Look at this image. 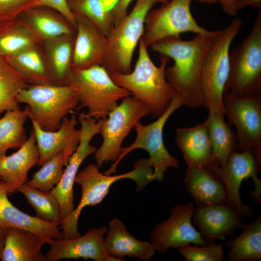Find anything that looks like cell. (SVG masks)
<instances>
[{
  "label": "cell",
  "instance_id": "obj_1",
  "mask_svg": "<svg viewBox=\"0 0 261 261\" xmlns=\"http://www.w3.org/2000/svg\"><path fill=\"white\" fill-rule=\"evenodd\" d=\"M217 32L210 35L196 34L190 40H183L180 36L169 37L150 46L152 50L173 59L174 64L165 69L166 78L184 105L188 107L203 106L200 87L201 68Z\"/></svg>",
  "mask_w": 261,
  "mask_h": 261
},
{
  "label": "cell",
  "instance_id": "obj_2",
  "mask_svg": "<svg viewBox=\"0 0 261 261\" xmlns=\"http://www.w3.org/2000/svg\"><path fill=\"white\" fill-rule=\"evenodd\" d=\"M138 44V57L133 71L127 73H114L110 76L117 85L144 103L150 110V115L157 118L166 111L176 94L165 76L170 58L160 55V64L157 66L142 38Z\"/></svg>",
  "mask_w": 261,
  "mask_h": 261
},
{
  "label": "cell",
  "instance_id": "obj_3",
  "mask_svg": "<svg viewBox=\"0 0 261 261\" xmlns=\"http://www.w3.org/2000/svg\"><path fill=\"white\" fill-rule=\"evenodd\" d=\"M133 168L126 173L111 175L102 174L97 165L91 163L77 173L74 183L81 187L82 196L76 208L60 225L63 237L71 238L81 235L77 230V224L82 209L87 206H95L101 203L108 194L110 187L116 181L131 179L136 183V190L139 191L155 180L153 169L148 159L137 160Z\"/></svg>",
  "mask_w": 261,
  "mask_h": 261
},
{
  "label": "cell",
  "instance_id": "obj_4",
  "mask_svg": "<svg viewBox=\"0 0 261 261\" xmlns=\"http://www.w3.org/2000/svg\"><path fill=\"white\" fill-rule=\"evenodd\" d=\"M241 26L242 20L238 18L223 29L217 30L204 58L200 87L203 106L208 111L225 115L223 95L229 74L230 46Z\"/></svg>",
  "mask_w": 261,
  "mask_h": 261
},
{
  "label": "cell",
  "instance_id": "obj_5",
  "mask_svg": "<svg viewBox=\"0 0 261 261\" xmlns=\"http://www.w3.org/2000/svg\"><path fill=\"white\" fill-rule=\"evenodd\" d=\"M65 85L72 87L76 92L79 104L76 111L87 108L85 115L97 120L106 117L117 105L119 100L131 95L117 85L101 65L83 70L72 69Z\"/></svg>",
  "mask_w": 261,
  "mask_h": 261
},
{
  "label": "cell",
  "instance_id": "obj_6",
  "mask_svg": "<svg viewBox=\"0 0 261 261\" xmlns=\"http://www.w3.org/2000/svg\"><path fill=\"white\" fill-rule=\"evenodd\" d=\"M169 0H136L131 12L107 36V44L102 66L109 74L131 72L135 49L142 38L147 14L157 3Z\"/></svg>",
  "mask_w": 261,
  "mask_h": 261
},
{
  "label": "cell",
  "instance_id": "obj_7",
  "mask_svg": "<svg viewBox=\"0 0 261 261\" xmlns=\"http://www.w3.org/2000/svg\"><path fill=\"white\" fill-rule=\"evenodd\" d=\"M19 104L26 103L29 118L46 131L56 130L62 119L76 109L79 100L75 90L69 85H29L17 97Z\"/></svg>",
  "mask_w": 261,
  "mask_h": 261
},
{
  "label": "cell",
  "instance_id": "obj_8",
  "mask_svg": "<svg viewBox=\"0 0 261 261\" xmlns=\"http://www.w3.org/2000/svg\"><path fill=\"white\" fill-rule=\"evenodd\" d=\"M184 105L181 97L176 94L166 111L153 122L143 125L140 121L134 126L136 137L130 145L122 147L121 153L116 161L104 172L107 175L116 173V168L122 160L129 153L136 149H142L149 155V163L153 169L155 180L161 181L165 173L169 167L177 168L179 161L176 158L172 156L166 148L163 137L164 126L170 116L180 107Z\"/></svg>",
  "mask_w": 261,
  "mask_h": 261
},
{
  "label": "cell",
  "instance_id": "obj_9",
  "mask_svg": "<svg viewBox=\"0 0 261 261\" xmlns=\"http://www.w3.org/2000/svg\"><path fill=\"white\" fill-rule=\"evenodd\" d=\"M230 71L224 91L239 96L261 92V12L249 33L229 53Z\"/></svg>",
  "mask_w": 261,
  "mask_h": 261
},
{
  "label": "cell",
  "instance_id": "obj_10",
  "mask_svg": "<svg viewBox=\"0 0 261 261\" xmlns=\"http://www.w3.org/2000/svg\"><path fill=\"white\" fill-rule=\"evenodd\" d=\"M150 110L142 102L132 95L122 102L102 119L100 134L102 137L101 146L97 149L95 159L99 167L118 158L122 143L135 124L150 114Z\"/></svg>",
  "mask_w": 261,
  "mask_h": 261
},
{
  "label": "cell",
  "instance_id": "obj_11",
  "mask_svg": "<svg viewBox=\"0 0 261 261\" xmlns=\"http://www.w3.org/2000/svg\"><path fill=\"white\" fill-rule=\"evenodd\" d=\"M193 0H169L158 8L151 10L145 23L142 39L148 47L154 44L180 34L191 32L210 35L216 30L200 26L192 15L190 5Z\"/></svg>",
  "mask_w": 261,
  "mask_h": 261
},
{
  "label": "cell",
  "instance_id": "obj_12",
  "mask_svg": "<svg viewBox=\"0 0 261 261\" xmlns=\"http://www.w3.org/2000/svg\"><path fill=\"white\" fill-rule=\"evenodd\" d=\"M223 103L229 123L237 130V150H261V92L239 96L226 91Z\"/></svg>",
  "mask_w": 261,
  "mask_h": 261
},
{
  "label": "cell",
  "instance_id": "obj_13",
  "mask_svg": "<svg viewBox=\"0 0 261 261\" xmlns=\"http://www.w3.org/2000/svg\"><path fill=\"white\" fill-rule=\"evenodd\" d=\"M261 150L234 152L222 166L212 165L211 167L224 184L228 203L241 217H248L253 213L252 207L244 204L241 198L240 188L242 181L251 178L255 186L261 185L258 177L261 168Z\"/></svg>",
  "mask_w": 261,
  "mask_h": 261
},
{
  "label": "cell",
  "instance_id": "obj_14",
  "mask_svg": "<svg viewBox=\"0 0 261 261\" xmlns=\"http://www.w3.org/2000/svg\"><path fill=\"white\" fill-rule=\"evenodd\" d=\"M193 203L177 204L171 209L165 221L156 224L150 234V242L160 254L170 248H178L188 244L205 246L212 243L205 239L193 226Z\"/></svg>",
  "mask_w": 261,
  "mask_h": 261
},
{
  "label": "cell",
  "instance_id": "obj_15",
  "mask_svg": "<svg viewBox=\"0 0 261 261\" xmlns=\"http://www.w3.org/2000/svg\"><path fill=\"white\" fill-rule=\"evenodd\" d=\"M81 124L80 141L76 150L70 157L66 169L60 182L51 190L60 206L62 221L67 218L74 209L73 187L78 169L83 161L97 150L90 144L92 138L100 133L102 119L98 120L78 114Z\"/></svg>",
  "mask_w": 261,
  "mask_h": 261
},
{
  "label": "cell",
  "instance_id": "obj_16",
  "mask_svg": "<svg viewBox=\"0 0 261 261\" xmlns=\"http://www.w3.org/2000/svg\"><path fill=\"white\" fill-rule=\"evenodd\" d=\"M107 230L106 226L93 228L83 235L71 238L53 239L49 244L50 249L44 254L45 261L80 258L95 261H122L106 252L104 237Z\"/></svg>",
  "mask_w": 261,
  "mask_h": 261
},
{
  "label": "cell",
  "instance_id": "obj_17",
  "mask_svg": "<svg viewBox=\"0 0 261 261\" xmlns=\"http://www.w3.org/2000/svg\"><path fill=\"white\" fill-rule=\"evenodd\" d=\"M192 221L207 240H224L244 224L241 216L228 203L194 207Z\"/></svg>",
  "mask_w": 261,
  "mask_h": 261
},
{
  "label": "cell",
  "instance_id": "obj_18",
  "mask_svg": "<svg viewBox=\"0 0 261 261\" xmlns=\"http://www.w3.org/2000/svg\"><path fill=\"white\" fill-rule=\"evenodd\" d=\"M72 11L76 26L72 69L83 70L102 65L106 50L107 36L80 12Z\"/></svg>",
  "mask_w": 261,
  "mask_h": 261
},
{
  "label": "cell",
  "instance_id": "obj_19",
  "mask_svg": "<svg viewBox=\"0 0 261 261\" xmlns=\"http://www.w3.org/2000/svg\"><path fill=\"white\" fill-rule=\"evenodd\" d=\"M31 122L39 153L38 166L43 165L60 151H63L64 159L68 162L80 141L81 130L75 128L77 124L76 116L73 115L70 118L64 117L59 129L54 131L44 130L35 121Z\"/></svg>",
  "mask_w": 261,
  "mask_h": 261
},
{
  "label": "cell",
  "instance_id": "obj_20",
  "mask_svg": "<svg viewBox=\"0 0 261 261\" xmlns=\"http://www.w3.org/2000/svg\"><path fill=\"white\" fill-rule=\"evenodd\" d=\"M39 160L34 131L15 153L0 157V178L5 184L8 195L17 192L28 180V174Z\"/></svg>",
  "mask_w": 261,
  "mask_h": 261
},
{
  "label": "cell",
  "instance_id": "obj_21",
  "mask_svg": "<svg viewBox=\"0 0 261 261\" xmlns=\"http://www.w3.org/2000/svg\"><path fill=\"white\" fill-rule=\"evenodd\" d=\"M0 227L17 228L30 231L49 244L63 235L57 224L30 216L15 207L8 198L7 189L0 178Z\"/></svg>",
  "mask_w": 261,
  "mask_h": 261
},
{
  "label": "cell",
  "instance_id": "obj_22",
  "mask_svg": "<svg viewBox=\"0 0 261 261\" xmlns=\"http://www.w3.org/2000/svg\"><path fill=\"white\" fill-rule=\"evenodd\" d=\"M184 183L197 206L228 203L224 184L210 167H188Z\"/></svg>",
  "mask_w": 261,
  "mask_h": 261
},
{
  "label": "cell",
  "instance_id": "obj_23",
  "mask_svg": "<svg viewBox=\"0 0 261 261\" xmlns=\"http://www.w3.org/2000/svg\"><path fill=\"white\" fill-rule=\"evenodd\" d=\"M104 247L109 255L121 261H123V258L128 256L147 261L156 252L155 246L151 242L135 238L117 218L112 219L109 222L104 237Z\"/></svg>",
  "mask_w": 261,
  "mask_h": 261
},
{
  "label": "cell",
  "instance_id": "obj_24",
  "mask_svg": "<svg viewBox=\"0 0 261 261\" xmlns=\"http://www.w3.org/2000/svg\"><path fill=\"white\" fill-rule=\"evenodd\" d=\"M175 141L188 167H210L212 165V148L207 118L194 127L177 128Z\"/></svg>",
  "mask_w": 261,
  "mask_h": 261
},
{
  "label": "cell",
  "instance_id": "obj_25",
  "mask_svg": "<svg viewBox=\"0 0 261 261\" xmlns=\"http://www.w3.org/2000/svg\"><path fill=\"white\" fill-rule=\"evenodd\" d=\"M17 18L32 31L41 43L76 33V29L63 15L48 7L38 6L29 8L20 14Z\"/></svg>",
  "mask_w": 261,
  "mask_h": 261
},
{
  "label": "cell",
  "instance_id": "obj_26",
  "mask_svg": "<svg viewBox=\"0 0 261 261\" xmlns=\"http://www.w3.org/2000/svg\"><path fill=\"white\" fill-rule=\"evenodd\" d=\"M46 242L35 233L20 228L4 229L2 261H45L41 248Z\"/></svg>",
  "mask_w": 261,
  "mask_h": 261
},
{
  "label": "cell",
  "instance_id": "obj_27",
  "mask_svg": "<svg viewBox=\"0 0 261 261\" xmlns=\"http://www.w3.org/2000/svg\"><path fill=\"white\" fill-rule=\"evenodd\" d=\"M4 58L29 85H54L41 43Z\"/></svg>",
  "mask_w": 261,
  "mask_h": 261
},
{
  "label": "cell",
  "instance_id": "obj_28",
  "mask_svg": "<svg viewBox=\"0 0 261 261\" xmlns=\"http://www.w3.org/2000/svg\"><path fill=\"white\" fill-rule=\"evenodd\" d=\"M207 117L212 148L213 164L224 165L231 155L237 150L236 132L232 125L225 120V115L208 111Z\"/></svg>",
  "mask_w": 261,
  "mask_h": 261
},
{
  "label": "cell",
  "instance_id": "obj_29",
  "mask_svg": "<svg viewBox=\"0 0 261 261\" xmlns=\"http://www.w3.org/2000/svg\"><path fill=\"white\" fill-rule=\"evenodd\" d=\"M75 34L63 35L42 42L54 85H66L72 70Z\"/></svg>",
  "mask_w": 261,
  "mask_h": 261
},
{
  "label": "cell",
  "instance_id": "obj_30",
  "mask_svg": "<svg viewBox=\"0 0 261 261\" xmlns=\"http://www.w3.org/2000/svg\"><path fill=\"white\" fill-rule=\"evenodd\" d=\"M242 232L227 241L228 261H259L261 260V217L245 224Z\"/></svg>",
  "mask_w": 261,
  "mask_h": 261
},
{
  "label": "cell",
  "instance_id": "obj_31",
  "mask_svg": "<svg viewBox=\"0 0 261 261\" xmlns=\"http://www.w3.org/2000/svg\"><path fill=\"white\" fill-rule=\"evenodd\" d=\"M41 42L17 17L0 22V56L14 55Z\"/></svg>",
  "mask_w": 261,
  "mask_h": 261
},
{
  "label": "cell",
  "instance_id": "obj_32",
  "mask_svg": "<svg viewBox=\"0 0 261 261\" xmlns=\"http://www.w3.org/2000/svg\"><path fill=\"white\" fill-rule=\"evenodd\" d=\"M28 105L23 110H9L0 118V157L9 149L19 148L27 141L24 124L29 117Z\"/></svg>",
  "mask_w": 261,
  "mask_h": 261
},
{
  "label": "cell",
  "instance_id": "obj_33",
  "mask_svg": "<svg viewBox=\"0 0 261 261\" xmlns=\"http://www.w3.org/2000/svg\"><path fill=\"white\" fill-rule=\"evenodd\" d=\"M29 84L4 58L0 56V115L20 109L17 97Z\"/></svg>",
  "mask_w": 261,
  "mask_h": 261
},
{
  "label": "cell",
  "instance_id": "obj_34",
  "mask_svg": "<svg viewBox=\"0 0 261 261\" xmlns=\"http://www.w3.org/2000/svg\"><path fill=\"white\" fill-rule=\"evenodd\" d=\"M25 197L36 212V217L45 221L61 225L62 220L59 204L50 191H46L23 185L17 190Z\"/></svg>",
  "mask_w": 261,
  "mask_h": 261
},
{
  "label": "cell",
  "instance_id": "obj_35",
  "mask_svg": "<svg viewBox=\"0 0 261 261\" xmlns=\"http://www.w3.org/2000/svg\"><path fill=\"white\" fill-rule=\"evenodd\" d=\"M67 164L63 151H60L42 165L26 184L41 190L49 191L60 182L64 170L63 167Z\"/></svg>",
  "mask_w": 261,
  "mask_h": 261
},
{
  "label": "cell",
  "instance_id": "obj_36",
  "mask_svg": "<svg viewBox=\"0 0 261 261\" xmlns=\"http://www.w3.org/2000/svg\"><path fill=\"white\" fill-rule=\"evenodd\" d=\"M88 19L103 35L107 36L114 27L110 11L106 10L102 0H83L78 4H69Z\"/></svg>",
  "mask_w": 261,
  "mask_h": 261
},
{
  "label": "cell",
  "instance_id": "obj_37",
  "mask_svg": "<svg viewBox=\"0 0 261 261\" xmlns=\"http://www.w3.org/2000/svg\"><path fill=\"white\" fill-rule=\"evenodd\" d=\"M178 251L187 261H222L225 258L223 245L216 242L205 246L186 245Z\"/></svg>",
  "mask_w": 261,
  "mask_h": 261
},
{
  "label": "cell",
  "instance_id": "obj_38",
  "mask_svg": "<svg viewBox=\"0 0 261 261\" xmlns=\"http://www.w3.org/2000/svg\"><path fill=\"white\" fill-rule=\"evenodd\" d=\"M36 0H0V22L16 18L32 7Z\"/></svg>",
  "mask_w": 261,
  "mask_h": 261
},
{
  "label": "cell",
  "instance_id": "obj_39",
  "mask_svg": "<svg viewBox=\"0 0 261 261\" xmlns=\"http://www.w3.org/2000/svg\"><path fill=\"white\" fill-rule=\"evenodd\" d=\"M38 6H44L57 11L63 15L76 29L75 17L67 0H36L32 7Z\"/></svg>",
  "mask_w": 261,
  "mask_h": 261
},
{
  "label": "cell",
  "instance_id": "obj_40",
  "mask_svg": "<svg viewBox=\"0 0 261 261\" xmlns=\"http://www.w3.org/2000/svg\"><path fill=\"white\" fill-rule=\"evenodd\" d=\"M133 0H117L114 7L110 11L111 14L114 26L118 24L126 16L128 7Z\"/></svg>",
  "mask_w": 261,
  "mask_h": 261
},
{
  "label": "cell",
  "instance_id": "obj_41",
  "mask_svg": "<svg viewBox=\"0 0 261 261\" xmlns=\"http://www.w3.org/2000/svg\"><path fill=\"white\" fill-rule=\"evenodd\" d=\"M224 12L231 16L237 14V9L234 0H217Z\"/></svg>",
  "mask_w": 261,
  "mask_h": 261
},
{
  "label": "cell",
  "instance_id": "obj_42",
  "mask_svg": "<svg viewBox=\"0 0 261 261\" xmlns=\"http://www.w3.org/2000/svg\"><path fill=\"white\" fill-rule=\"evenodd\" d=\"M234 1L237 10L248 6L261 10V0H234Z\"/></svg>",
  "mask_w": 261,
  "mask_h": 261
},
{
  "label": "cell",
  "instance_id": "obj_43",
  "mask_svg": "<svg viewBox=\"0 0 261 261\" xmlns=\"http://www.w3.org/2000/svg\"><path fill=\"white\" fill-rule=\"evenodd\" d=\"M105 8L108 11H110L117 2V0H102Z\"/></svg>",
  "mask_w": 261,
  "mask_h": 261
},
{
  "label": "cell",
  "instance_id": "obj_44",
  "mask_svg": "<svg viewBox=\"0 0 261 261\" xmlns=\"http://www.w3.org/2000/svg\"><path fill=\"white\" fill-rule=\"evenodd\" d=\"M4 241V229L0 227V256L3 247Z\"/></svg>",
  "mask_w": 261,
  "mask_h": 261
},
{
  "label": "cell",
  "instance_id": "obj_45",
  "mask_svg": "<svg viewBox=\"0 0 261 261\" xmlns=\"http://www.w3.org/2000/svg\"><path fill=\"white\" fill-rule=\"evenodd\" d=\"M200 2L206 3L208 4H212L218 2L217 0H198Z\"/></svg>",
  "mask_w": 261,
  "mask_h": 261
},
{
  "label": "cell",
  "instance_id": "obj_46",
  "mask_svg": "<svg viewBox=\"0 0 261 261\" xmlns=\"http://www.w3.org/2000/svg\"><path fill=\"white\" fill-rule=\"evenodd\" d=\"M83 0H67L69 4H78L82 2Z\"/></svg>",
  "mask_w": 261,
  "mask_h": 261
}]
</instances>
